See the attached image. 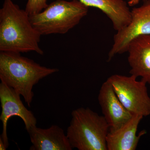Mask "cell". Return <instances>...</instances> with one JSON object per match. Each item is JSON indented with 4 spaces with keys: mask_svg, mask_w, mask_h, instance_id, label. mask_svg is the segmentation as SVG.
Returning <instances> with one entry per match:
<instances>
[{
    "mask_svg": "<svg viewBox=\"0 0 150 150\" xmlns=\"http://www.w3.org/2000/svg\"><path fill=\"white\" fill-rule=\"evenodd\" d=\"M27 132L32 144L30 150H73L67 134L57 125H52L47 129L35 126Z\"/></svg>",
    "mask_w": 150,
    "mask_h": 150,
    "instance_id": "30bf717a",
    "label": "cell"
},
{
    "mask_svg": "<svg viewBox=\"0 0 150 150\" xmlns=\"http://www.w3.org/2000/svg\"><path fill=\"white\" fill-rule=\"evenodd\" d=\"M127 52L130 74L150 85V35L135 38L129 43Z\"/></svg>",
    "mask_w": 150,
    "mask_h": 150,
    "instance_id": "9c48e42d",
    "label": "cell"
},
{
    "mask_svg": "<svg viewBox=\"0 0 150 150\" xmlns=\"http://www.w3.org/2000/svg\"><path fill=\"white\" fill-rule=\"evenodd\" d=\"M85 5L100 10L112 22L113 28L119 31L131 20V10L124 0H79Z\"/></svg>",
    "mask_w": 150,
    "mask_h": 150,
    "instance_id": "7c38bea8",
    "label": "cell"
},
{
    "mask_svg": "<svg viewBox=\"0 0 150 150\" xmlns=\"http://www.w3.org/2000/svg\"><path fill=\"white\" fill-rule=\"evenodd\" d=\"M131 75H112L107 79L112 85L115 94L121 103L133 115L143 117L150 115V97L148 94L146 83L137 80Z\"/></svg>",
    "mask_w": 150,
    "mask_h": 150,
    "instance_id": "5b68a950",
    "label": "cell"
},
{
    "mask_svg": "<svg viewBox=\"0 0 150 150\" xmlns=\"http://www.w3.org/2000/svg\"><path fill=\"white\" fill-rule=\"evenodd\" d=\"M41 35L33 26L26 11L12 0H4L0 10V51H34L43 55L39 45Z\"/></svg>",
    "mask_w": 150,
    "mask_h": 150,
    "instance_id": "6da1fadb",
    "label": "cell"
},
{
    "mask_svg": "<svg viewBox=\"0 0 150 150\" xmlns=\"http://www.w3.org/2000/svg\"><path fill=\"white\" fill-rule=\"evenodd\" d=\"M56 68L41 66L21 53H0V79L24 98L29 107L32 103L33 86L40 80L59 71Z\"/></svg>",
    "mask_w": 150,
    "mask_h": 150,
    "instance_id": "7a4b0ae2",
    "label": "cell"
},
{
    "mask_svg": "<svg viewBox=\"0 0 150 150\" xmlns=\"http://www.w3.org/2000/svg\"><path fill=\"white\" fill-rule=\"evenodd\" d=\"M0 101L2 109L0 120L2 123V132L0 138L8 149L9 144L7 129L10 118L14 116L20 117L27 131L36 126L37 119L32 111L25 106L21 99L20 94L2 82L0 83Z\"/></svg>",
    "mask_w": 150,
    "mask_h": 150,
    "instance_id": "52a82bcc",
    "label": "cell"
},
{
    "mask_svg": "<svg viewBox=\"0 0 150 150\" xmlns=\"http://www.w3.org/2000/svg\"><path fill=\"white\" fill-rule=\"evenodd\" d=\"M6 146L4 142L2 139L1 138H0V150H6L7 149Z\"/></svg>",
    "mask_w": 150,
    "mask_h": 150,
    "instance_id": "5bb4252c",
    "label": "cell"
},
{
    "mask_svg": "<svg viewBox=\"0 0 150 150\" xmlns=\"http://www.w3.org/2000/svg\"><path fill=\"white\" fill-rule=\"evenodd\" d=\"M88 11V7L79 0H56L29 18L41 35L64 34L77 25Z\"/></svg>",
    "mask_w": 150,
    "mask_h": 150,
    "instance_id": "277c9868",
    "label": "cell"
},
{
    "mask_svg": "<svg viewBox=\"0 0 150 150\" xmlns=\"http://www.w3.org/2000/svg\"><path fill=\"white\" fill-rule=\"evenodd\" d=\"M48 6L47 0H28L25 10L30 16L39 13Z\"/></svg>",
    "mask_w": 150,
    "mask_h": 150,
    "instance_id": "4fadbf2b",
    "label": "cell"
},
{
    "mask_svg": "<svg viewBox=\"0 0 150 150\" xmlns=\"http://www.w3.org/2000/svg\"><path fill=\"white\" fill-rule=\"evenodd\" d=\"M98 99L103 116L109 125V131L121 128L133 116L121 103L107 79L100 87Z\"/></svg>",
    "mask_w": 150,
    "mask_h": 150,
    "instance_id": "ba28073f",
    "label": "cell"
},
{
    "mask_svg": "<svg viewBox=\"0 0 150 150\" xmlns=\"http://www.w3.org/2000/svg\"><path fill=\"white\" fill-rule=\"evenodd\" d=\"M144 35H150V0H144L142 6L131 10V21L114 35L108 62H110L117 54L127 52L131 40Z\"/></svg>",
    "mask_w": 150,
    "mask_h": 150,
    "instance_id": "8992f818",
    "label": "cell"
},
{
    "mask_svg": "<svg viewBox=\"0 0 150 150\" xmlns=\"http://www.w3.org/2000/svg\"><path fill=\"white\" fill-rule=\"evenodd\" d=\"M109 126L103 115L81 107L71 112L67 134L73 149L108 150L106 138Z\"/></svg>",
    "mask_w": 150,
    "mask_h": 150,
    "instance_id": "3957f363",
    "label": "cell"
},
{
    "mask_svg": "<svg viewBox=\"0 0 150 150\" xmlns=\"http://www.w3.org/2000/svg\"><path fill=\"white\" fill-rule=\"evenodd\" d=\"M144 118L134 114L121 128L109 131L106 138L108 150H135L141 137L146 134L145 131L137 135L139 124Z\"/></svg>",
    "mask_w": 150,
    "mask_h": 150,
    "instance_id": "8fae6325",
    "label": "cell"
}]
</instances>
